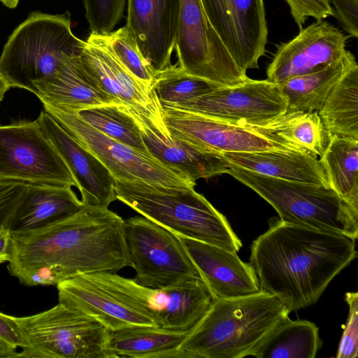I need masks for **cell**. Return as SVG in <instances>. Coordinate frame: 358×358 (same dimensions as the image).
<instances>
[{
    "mask_svg": "<svg viewBox=\"0 0 358 358\" xmlns=\"http://www.w3.org/2000/svg\"><path fill=\"white\" fill-rule=\"evenodd\" d=\"M10 88V86L5 78L0 74V101L3 99L6 92Z\"/></svg>",
    "mask_w": 358,
    "mask_h": 358,
    "instance_id": "43",
    "label": "cell"
},
{
    "mask_svg": "<svg viewBox=\"0 0 358 358\" xmlns=\"http://www.w3.org/2000/svg\"><path fill=\"white\" fill-rule=\"evenodd\" d=\"M162 109L171 136L205 150L220 153L296 150L252 128L166 106Z\"/></svg>",
    "mask_w": 358,
    "mask_h": 358,
    "instance_id": "16",
    "label": "cell"
},
{
    "mask_svg": "<svg viewBox=\"0 0 358 358\" xmlns=\"http://www.w3.org/2000/svg\"><path fill=\"white\" fill-rule=\"evenodd\" d=\"M245 127L264 125L286 113L287 100L280 85L248 78L219 87L196 98L162 106Z\"/></svg>",
    "mask_w": 358,
    "mask_h": 358,
    "instance_id": "13",
    "label": "cell"
},
{
    "mask_svg": "<svg viewBox=\"0 0 358 358\" xmlns=\"http://www.w3.org/2000/svg\"><path fill=\"white\" fill-rule=\"evenodd\" d=\"M152 156L196 183L199 179L227 173L229 162L221 153L203 149L162 132L148 117L127 106Z\"/></svg>",
    "mask_w": 358,
    "mask_h": 358,
    "instance_id": "21",
    "label": "cell"
},
{
    "mask_svg": "<svg viewBox=\"0 0 358 358\" xmlns=\"http://www.w3.org/2000/svg\"><path fill=\"white\" fill-rule=\"evenodd\" d=\"M125 239L140 285L160 289L200 275L180 240L143 216L124 220Z\"/></svg>",
    "mask_w": 358,
    "mask_h": 358,
    "instance_id": "10",
    "label": "cell"
},
{
    "mask_svg": "<svg viewBox=\"0 0 358 358\" xmlns=\"http://www.w3.org/2000/svg\"><path fill=\"white\" fill-rule=\"evenodd\" d=\"M0 343L17 351L26 345L20 329L13 317L0 312Z\"/></svg>",
    "mask_w": 358,
    "mask_h": 358,
    "instance_id": "40",
    "label": "cell"
},
{
    "mask_svg": "<svg viewBox=\"0 0 358 358\" xmlns=\"http://www.w3.org/2000/svg\"><path fill=\"white\" fill-rule=\"evenodd\" d=\"M208 20L238 66L259 67L268 38L264 0H201Z\"/></svg>",
    "mask_w": 358,
    "mask_h": 358,
    "instance_id": "14",
    "label": "cell"
},
{
    "mask_svg": "<svg viewBox=\"0 0 358 358\" xmlns=\"http://www.w3.org/2000/svg\"><path fill=\"white\" fill-rule=\"evenodd\" d=\"M274 295L258 293L214 299L208 311L178 348L179 358H243L289 315Z\"/></svg>",
    "mask_w": 358,
    "mask_h": 358,
    "instance_id": "3",
    "label": "cell"
},
{
    "mask_svg": "<svg viewBox=\"0 0 358 358\" xmlns=\"http://www.w3.org/2000/svg\"><path fill=\"white\" fill-rule=\"evenodd\" d=\"M152 87L161 105L168 106L196 98L222 86L190 75L176 64H171L156 72Z\"/></svg>",
    "mask_w": 358,
    "mask_h": 358,
    "instance_id": "33",
    "label": "cell"
},
{
    "mask_svg": "<svg viewBox=\"0 0 358 358\" xmlns=\"http://www.w3.org/2000/svg\"><path fill=\"white\" fill-rule=\"evenodd\" d=\"M291 14L299 26L302 29L306 20L312 17L322 20L328 16H334L329 0H285Z\"/></svg>",
    "mask_w": 358,
    "mask_h": 358,
    "instance_id": "37",
    "label": "cell"
},
{
    "mask_svg": "<svg viewBox=\"0 0 358 358\" xmlns=\"http://www.w3.org/2000/svg\"><path fill=\"white\" fill-rule=\"evenodd\" d=\"M227 173L271 205L281 221L357 240L358 210L330 187L265 176L230 162Z\"/></svg>",
    "mask_w": 358,
    "mask_h": 358,
    "instance_id": "6",
    "label": "cell"
},
{
    "mask_svg": "<svg viewBox=\"0 0 358 358\" xmlns=\"http://www.w3.org/2000/svg\"><path fill=\"white\" fill-rule=\"evenodd\" d=\"M329 187L358 210V140L331 136L319 160Z\"/></svg>",
    "mask_w": 358,
    "mask_h": 358,
    "instance_id": "30",
    "label": "cell"
},
{
    "mask_svg": "<svg viewBox=\"0 0 358 358\" xmlns=\"http://www.w3.org/2000/svg\"><path fill=\"white\" fill-rule=\"evenodd\" d=\"M83 206L71 187L25 184L8 227L11 234L35 230L74 214Z\"/></svg>",
    "mask_w": 358,
    "mask_h": 358,
    "instance_id": "22",
    "label": "cell"
},
{
    "mask_svg": "<svg viewBox=\"0 0 358 358\" xmlns=\"http://www.w3.org/2000/svg\"><path fill=\"white\" fill-rule=\"evenodd\" d=\"M246 127L316 157L322 156L329 140L317 111L285 113L264 125Z\"/></svg>",
    "mask_w": 358,
    "mask_h": 358,
    "instance_id": "29",
    "label": "cell"
},
{
    "mask_svg": "<svg viewBox=\"0 0 358 358\" xmlns=\"http://www.w3.org/2000/svg\"><path fill=\"white\" fill-rule=\"evenodd\" d=\"M85 41L71 29V15L34 11L12 32L0 56V74L10 87L36 94L68 57L79 55Z\"/></svg>",
    "mask_w": 358,
    "mask_h": 358,
    "instance_id": "5",
    "label": "cell"
},
{
    "mask_svg": "<svg viewBox=\"0 0 358 358\" xmlns=\"http://www.w3.org/2000/svg\"><path fill=\"white\" fill-rule=\"evenodd\" d=\"M250 246L249 264L260 291L275 296L288 311L317 302L331 280L357 255L355 240L269 220Z\"/></svg>",
    "mask_w": 358,
    "mask_h": 358,
    "instance_id": "2",
    "label": "cell"
},
{
    "mask_svg": "<svg viewBox=\"0 0 358 358\" xmlns=\"http://www.w3.org/2000/svg\"><path fill=\"white\" fill-rule=\"evenodd\" d=\"M9 273L27 286L57 285L78 275L132 267L124 220L108 208L84 204L35 230L11 234Z\"/></svg>",
    "mask_w": 358,
    "mask_h": 358,
    "instance_id": "1",
    "label": "cell"
},
{
    "mask_svg": "<svg viewBox=\"0 0 358 358\" xmlns=\"http://www.w3.org/2000/svg\"><path fill=\"white\" fill-rule=\"evenodd\" d=\"M116 199L176 236L233 252L242 242L226 217L193 187H167L115 178Z\"/></svg>",
    "mask_w": 358,
    "mask_h": 358,
    "instance_id": "4",
    "label": "cell"
},
{
    "mask_svg": "<svg viewBox=\"0 0 358 358\" xmlns=\"http://www.w3.org/2000/svg\"><path fill=\"white\" fill-rule=\"evenodd\" d=\"M87 76L104 93L117 102L148 117L169 135L163 120V109L152 87L131 74L108 48L101 36L90 34L79 55Z\"/></svg>",
    "mask_w": 358,
    "mask_h": 358,
    "instance_id": "15",
    "label": "cell"
},
{
    "mask_svg": "<svg viewBox=\"0 0 358 358\" xmlns=\"http://www.w3.org/2000/svg\"><path fill=\"white\" fill-rule=\"evenodd\" d=\"M329 136L358 140V64L355 63L336 84L318 111Z\"/></svg>",
    "mask_w": 358,
    "mask_h": 358,
    "instance_id": "31",
    "label": "cell"
},
{
    "mask_svg": "<svg viewBox=\"0 0 358 358\" xmlns=\"http://www.w3.org/2000/svg\"><path fill=\"white\" fill-rule=\"evenodd\" d=\"M189 333L157 326L109 329L106 358H179L178 348Z\"/></svg>",
    "mask_w": 358,
    "mask_h": 358,
    "instance_id": "26",
    "label": "cell"
},
{
    "mask_svg": "<svg viewBox=\"0 0 358 358\" xmlns=\"http://www.w3.org/2000/svg\"><path fill=\"white\" fill-rule=\"evenodd\" d=\"M214 298L201 278L159 289L157 326L190 332L204 317Z\"/></svg>",
    "mask_w": 358,
    "mask_h": 358,
    "instance_id": "25",
    "label": "cell"
},
{
    "mask_svg": "<svg viewBox=\"0 0 358 358\" xmlns=\"http://www.w3.org/2000/svg\"><path fill=\"white\" fill-rule=\"evenodd\" d=\"M101 36L110 51L131 74L146 86L152 87L156 71L142 55L126 25Z\"/></svg>",
    "mask_w": 358,
    "mask_h": 358,
    "instance_id": "34",
    "label": "cell"
},
{
    "mask_svg": "<svg viewBox=\"0 0 358 358\" xmlns=\"http://www.w3.org/2000/svg\"><path fill=\"white\" fill-rule=\"evenodd\" d=\"M126 26L156 72L171 65L180 0H127Z\"/></svg>",
    "mask_w": 358,
    "mask_h": 358,
    "instance_id": "19",
    "label": "cell"
},
{
    "mask_svg": "<svg viewBox=\"0 0 358 358\" xmlns=\"http://www.w3.org/2000/svg\"><path fill=\"white\" fill-rule=\"evenodd\" d=\"M221 155L231 164L265 176L329 187L320 161L303 151L273 149Z\"/></svg>",
    "mask_w": 358,
    "mask_h": 358,
    "instance_id": "23",
    "label": "cell"
},
{
    "mask_svg": "<svg viewBox=\"0 0 358 358\" xmlns=\"http://www.w3.org/2000/svg\"><path fill=\"white\" fill-rule=\"evenodd\" d=\"M43 104L44 110L95 155L114 178L167 187H194L196 185L185 175L154 157L106 136L81 120L74 112L46 103Z\"/></svg>",
    "mask_w": 358,
    "mask_h": 358,
    "instance_id": "9",
    "label": "cell"
},
{
    "mask_svg": "<svg viewBox=\"0 0 358 358\" xmlns=\"http://www.w3.org/2000/svg\"><path fill=\"white\" fill-rule=\"evenodd\" d=\"M36 120L71 172L82 202L108 208L117 200L115 178L108 169L47 112L42 110Z\"/></svg>",
    "mask_w": 358,
    "mask_h": 358,
    "instance_id": "18",
    "label": "cell"
},
{
    "mask_svg": "<svg viewBox=\"0 0 358 358\" xmlns=\"http://www.w3.org/2000/svg\"><path fill=\"white\" fill-rule=\"evenodd\" d=\"M334 16L351 37H358V0H329Z\"/></svg>",
    "mask_w": 358,
    "mask_h": 358,
    "instance_id": "39",
    "label": "cell"
},
{
    "mask_svg": "<svg viewBox=\"0 0 358 358\" xmlns=\"http://www.w3.org/2000/svg\"><path fill=\"white\" fill-rule=\"evenodd\" d=\"M318 327L312 322H279L251 352L257 358H314L322 346Z\"/></svg>",
    "mask_w": 358,
    "mask_h": 358,
    "instance_id": "28",
    "label": "cell"
},
{
    "mask_svg": "<svg viewBox=\"0 0 358 358\" xmlns=\"http://www.w3.org/2000/svg\"><path fill=\"white\" fill-rule=\"evenodd\" d=\"M11 233L7 226L0 227V264L9 259V245Z\"/></svg>",
    "mask_w": 358,
    "mask_h": 358,
    "instance_id": "41",
    "label": "cell"
},
{
    "mask_svg": "<svg viewBox=\"0 0 358 358\" xmlns=\"http://www.w3.org/2000/svg\"><path fill=\"white\" fill-rule=\"evenodd\" d=\"M214 299H232L260 292L256 274L237 252L178 236Z\"/></svg>",
    "mask_w": 358,
    "mask_h": 358,
    "instance_id": "20",
    "label": "cell"
},
{
    "mask_svg": "<svg viewBox=\"0 0 358 358\" xmlns=\"http://www.w3.org/2000/svg\"><path fill=\"white\" fill-rule=\"evenodd\" d=\"M24 187L21 182H0V227H8Z\"/></svg>",
    "mask_w": 358,
    "mask_h": 358,
    "instance_id": "38",
    "label": "cell"
},
{
    "mask_svg": "<svg viewBox=\"0 0 358 358\" xmlns=\"http://www.w3.org/2000/svg\"><path fill=\"white\" fill-rule=\"evenodd\" d=\"M74 113L84 122L106 136L141 153L152 156L144 143L141 130L127 106L106 104Z\"/></svg>",
    "mask_w": 358,
    "mask_h": 358,
    "instance_id": "32",
    "label": "cell"
},
{
    "mask_svg": "<svg viewBox=\"0 0 358 358\" xmlns=\"http://www.w3.org/2000/svg\"><path fill=\"white\" fill-rule=\"evenodd\" d=\"M79 55L66 57L55 77L38 87L35 94L42 103L73 112L101 105L119 104L87 76Z\"/></svg>",
    "mask_w": 358,
    "mask_h": 358,
    "instance_id": "24",
    "label": "cell"
},
{
    "mask_svg": "<svg viewBox=\"0 0 358 358\" xmlns=\"http://www.w3.org/2000/svg\"><path fill=\"white\" fill-rule=\"evenodd\" d=\"M20 0H0V2L8 8H15L17 7Z\"/></svg>",
    "mask_w": 358,
    "mask_h": 358,
    "instance_id": "44",
    "label": "cell"
},
{
    "mask_svg": "<svg viewBox=\"0 0 358 358\" xmlns=\"http://www.w3.org/2000/svg\"><path fill=\"white\" fill-rule=\"evenodd\" d=\"M0 182L78 187L37 120L0 126Z\"/></svg>",
    "mask_w": 358,
    "mask_h": 358,
    "instance_id": "11",
    "label": "cell"
},
{
    "mask_svg": "<svg viewBox=\"0 0 358 358\" xmlns=\"http://www.w3.org/2000/svg\"><path fill=\"white\" fill-rule=\"evenodd\" d=\"M127 0H83L90 34L106 36L120 22Z\"/></svg>",
    "mask_w": 358,
    "mask_h": 358,
    "instance_id": "35",
    "label": "cell"
},
{
    "mask_svg": "<svg viewBox=\"0 0 358 358\" xmlns=\"http://www.w3.org/2000/svg\"><path fill=\"white\" fill-rule=\"evenodd\" d=\"M174 49L178 66L219 86L248 80L210 24L201 0H180Z\"/></svg>",
    "mask_w": 358,
    "mask_h": 358,
    "instance_id": "12",
    "label": "cell"
},
{
    "mask_svg": "<svg viewBox=\"0 0 358 358\" xmlns=\"http://www.w3.org/2000/svg\"><path fill=\"white\" fill-rule=\"evenodd\" d=\"M56 286L59 302L94 317L110 330L157 326V289L141 286L134 279L99 271L76 275Z\"/></svg>",
    "mask_w": 358,
    "mask_h": 358,
    "instance_id": "7",
    "label": "cell"
},
{
    "mask_svg": "<svg viewBox=\"0 0 358 358\" xmlns=\"http://www.w3.org/2000/svg\"><path fill=\"white\" fill-rule=\"evenodd\" d=\"M18 351L9 348L0 343V358L17 357Z\"/></svg>",
    "mask_w": 358,
    "mask_h": 358,
    "instance_id": "42",
    "label": "cell"
},
{
    "mask_svg": "<svg viewBox=\"0 0 358 358\" xmlns=\"http://www.w3.org/2000/svg\"><path fill=\"white\" fill-rule=\"evenodd\" d=\"M349 311L346 324L341 336L336 358H357L358 356V293L347 292L345 295Z\"/></svg>",
    "mask_w": 358,
    "mask_h": 358,
    "instance_id": "36",
    "label": "cell"
},
{
    "mask_svg": "<svg viewBox=\"0 0 358 358\" xmlns=\"http://www.w3.org/2000/svg\"><path fill=\"white\" fill-rule=\"evenodd\" d=\"M347 38L329 22L317 20L278 47L266 70L267 80L280 85L328 67L345 55Z\"/></svg>",
    "mask_w": 358,
    "mask_h": 358,
    "instance_id": "17",
    "label": "cell"
},
{
    "mask_svg": "<svg viewBox=\"0 0 358 358\" xmlns=\"http://www.w3.org/2000/svg\"><path fill=\"white\" fill-rule=\"evenodd\" d=\"M12 317L26 343L17 357L106 358L109 329L62 303L35 315Z\"/></svg>",
    "mask_w": 358,
    "mask_h": 358,
    "instance_id": "8",
    "label": "cell"
},
{
    "mask_svg": "<svg viewBox=\"0 0 358 358\" xmlns=\"http://www.w3.org/2000/svg\"><path fill=\"white\" fill-rule=\"evenodd\" d=\"M356 62L354 55L347 50L341 59L328 67L280 84L287 100L285 113L318 112L341 76Z\"/></svg>",
    "mask_w": 358,
    "mask_h": 358,
    "instance_id": "27",
    "label": "cell"
}]
</instances>
